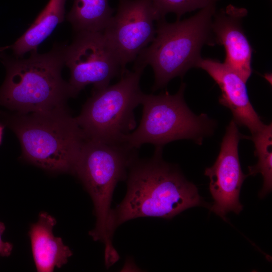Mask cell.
<instances>
[{"label":"cell","instance_id":"6da1fadb","mask_svg":"<svg viewBox=\"0 0 272 272\" xmlns=\"http://www.w3.org/2000/svg\"><path fill=\"white\" fill-rule=\"evenodd\" d=\"M162 154V148H155L151 158L140 159L137 156L130 164L126 194L112 210L110 226L113 233L118 226L133 219H169L188 209L209 206L196 186L176 166L164 161Z\"/></svg>","mask_w":272,"mask_h":272},{"label":"cell","instance_id":"7a4b0ae2","mask_svg":"<svg viewBox=\"0 0 272 272\" xmlns=\"http://www.w3.org/2000/svg\"><path fill=\"white\" fill-rule=\"evenodd\" d=\"M65 46L55 45L44 54L33 51L26 59L1 54L6 76L0 105L22 114L65 108L66 100L74 97L61 75Z\"/></svg>","mask_w":272,"mask_h":272},{"label":"cell","instance_id":"3957f363","mask_svg":"<svg viewBox=\"0 0 272 272\" xmlns=\"http://www.w3.org/2000/svg\"><path fill=\"white\" fill-rule=\"evenodd\" d=\"M1 115L18 138L26 160L47 170L74 174L86 140L66 108Z\"/></svg>","mask_w":272,"mask_h":272},{"label":"cell","instance_id":"277c9868","mask_svg":"<svg viewBox=\"0 0 272 272\" xmlns=\"http://www.w3.org/2000/svg\"><path fill=\"white\" fill-rule=\"evenodd\" d=\"M215 12L216 3H213L189 18L174 23L164 19L157 22L154 39L134 64L152 67L153 91L165 87L175 77H182L201 58L202 47L215 44L212 24Z\"/></svg>","mask_w":272,"mask_h":272},{"label":"cell","instance_id":"5b68a950","mask_svg":"<svg viewBox=\"0 0 272 272\" xmlns=\"http://www.w3.org/2000/svg\"><path fill=\"white\" fill-rule=\"evenodd\" d=\"M137 156L135 149L124 143L107 144L86 140L79 157L74 174L90 194L96 222L89 235L105 244L106 258L117 253L112 244L110 227L112 195L117 183L126 179L129 166Z\"/></svg>","mask_w":272,"mask_h":272},{"label":"cell","instance_id":"8992f818","mask_svg":"<svg viewBox=\"0 0 272 272\" xmlns=\"http://www.w3.org/2000/svg\"><path fill=\"white\" fill-rule=\"evenodd\" d=\"M185 84L174 95L163 92L142 96V117L135 130L126 135L122 143L132 149L145 144L162 148L176 140L188 139L201 145L213 134L216 124L206 114H194L184 99Z\"/></svg>","mask_w":272,"mask_h":272},{"label":"cell","instance_id":"52a82bcc","mask_svg":"<svg viewBox=\"0 0 272 272\" xmlns=\"http://www.w3.org/2000/svg\"><path fill=\"white\" fill-rule=\"evenodd\" d=\"M145 67L134 64L117 83L93 89L92 96L75 117L86 140L121 144L135 128L134 110L141 104L143 93L140 82Z\"/></svg>","mask_w":272,"mask_h":272},{"label":"cell","instance_id":"ba28073f","mask_svg":"<svg viewBox=\"0 0 272 272\" xmlns=\"http://www.w3.org/2000/svg\"><path fill=\"white\" fill-rule=\"evenodd\" d=\"M64 65L70 71L69 84L74 97L86 86L93 89L109 85L125 71L102 32H78L64 50Z\"/></svg>","mask_w":272,"mask_h":272},{"label":"cell","instance_id":"9c48e42d","mask_svg":"<svg viewBox=\"0 0 272 272\" xmlns=\"http://www.w3.org/2000/svg\"><path fill=\"white\" fill-rule=\"evenodd\" d=\"M159 20L152 0H119L102 32L124 70L152 42Z\"/></svg>","mask_w":272,"mask_h":272},{"label":"cell","instance_id":"30bf717a","mask_svg":"<svg viewBox=\"0 0 272 272\" xmlns=\"http://www.w3.org/2000/svg\"><path fill=\"white\" fill-rule=\"evenodd\" d=\"M242 139H245V135L239 132L232 120L226 127L215 163L205 171V175L210 179L209 190L214 200L210 210L225 221L228 212L239 214L243 210L239 195L248 175L243 173L239 160L238 144Z\"/></svg>","mask_w":272,"mask_h":272},{"label":"cell","instance_id":"8fae6325","mask_svg":"<svg viewBox=\"0 0 272 272\" xmlns=\"http://www.w3.org/2000/svg\"><path fill=\"white\" fill-rule=\"evenodd\" d=\"M247 11L230 5L218 13L212 21L214 43L223 46L225 51L224 63L246 82L252 74L253 49L242 26Z\"/></svg>","mask_w":272,"mask_h":272},{"label":"cell","instance_id":"7c38bea8","mask_svg":"<svg viewBox=\"0 0 272 272\" xmlns=\"http://www.w3.org/2000/svg\"><path fill=\"white\" fill-rule=\"evenodd\" d=\"M195 67L208 73L219 86L221 94L219 103L232 112L237 125L247 127L251 134L260 130L264 123L252 106L248 97L246 82L224 62L201 58Z\"/></svg>","mask_w":272,"mask_h":272},{"label":"cell","instance_id":"4fadbf2b","mask_svg":"<svg viewBox=\"0 0 272 272\" xmlns=\"http://www.w3.org/2000/svg\"><path fill=\"white\" fill-rule=\"evenodd\" d=\"M56 223L55 219L45 212L39 214L36 223L30 227L29 234L37 270L53 271L66 263L73 253L64 245L61 238L52 232Z\"/></svg>","mask_w":272,"mask_h":272},{"label":"cell","instance_id":"5bb4252c","mask_svg":"<svg viewBox=\"0 0 272 272\" xmlns=\"http://www.w3.org/2000/svg\"><path fill=\"white\" fill-rule=\"evenodd\" d=\"M66 0H49L30 27L11 46L16 57L37 51L38 46L64 19Z\"/></svg>","mask_w":272,"mask_h":272},{"label":"cell","instance_id":"9a60e30c","mask_svg":"<svg viewBox=\"0 0 272 272\" xmlns=\"http://www.w3.org/2000/svg\"><path fill=\"white\" fill-rule=\"evenodd\" d=\"M108 0H74L66 18L78 33L102 32L113 15Z\"/></svg>","mask_w":272,"mask_h":272},{"label":"cell","instance_id":"2e32d148","mask_svg":"<svg viewBox=\"0 0 272 272\" xmlns=\"http://www.w3.org/2000/svg\"><path fill=\"white\" fill-rule=\"evenodd\" d=\"M253 141L255 156L258 158L257 164L248 166V175L255 176L260 173L263 179L262 188L259 196L263 197L272 189V124H264L258 131L246 136Z\"/></svg>","mask_w":272,"mask_h":272},{"label":"cell","instance_id":"e0dca14e","mask_svg":"<svg viewBox=\"0 0 272 272\" xmlns=\"http://www.w3.org/2000/svg\"><path fill=\"white\" fill-rule=\"evenodd\" d=\"M154 7L160 19L166 14L173 13L177 19L185 13L202 9L218 0H152Z\"/></svg>","mask_w":272,"mask_h":272},{"label":"cell","instance_id":"ac0fdd59","mask_svg":"<svg viewBox=\"0 0 272 272\" xmlns=\"http://www.w3.org/2000/svg\"><path fill=\"white\" fill-rule=\"evenodd\" d=\"M5 229V226L2 223H0V255L3 256H8L10 255L13 245L11 243L4 242L2 239V235Z\"/></svg>","mask_w":272,"mask_h":272},{"label":"cell","instance_id":"d6986e66","mask_svg":"<svg viewBox=\"0 0 272 272\" xmlns=\"http://www.w3.org/2000/svg\"><path fill=\"white\" fill-rule=\"evenodd\" d=\"M4 129V126L0 124V145L2 142Z\"/></svg>","mask_w":272,"mask_h":272},{"label":"cell","instance_id":"ffe728a7","mask_svg":"<svg viewBox=\"0 0 272 272\" xmlns=\"http://www.w3.org/2000/svg\"><path fill=\"white\" fill-rule=\"evenodd\" d=\"M9 48H11V46H6L4 47H0V55H1V53L5 50L6 49H7Z\"/></svg>","mask_w":272,"mask_h":272}]
</instances>
